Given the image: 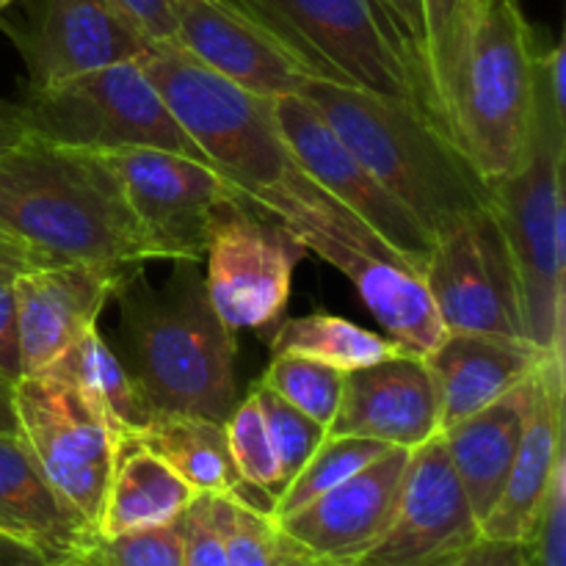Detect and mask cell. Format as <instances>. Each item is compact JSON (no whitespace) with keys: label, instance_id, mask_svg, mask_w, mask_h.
Segmentation results:
<instances>
[{"label":"cell","instance_id":"obj_15","mask_svg":"<svg viewBox=\"0 0 566 566\" xmlns=\"http://www.w3.org/2000/svg\"><path fill=\"white\" fill-rule=\"evenodd\" d=\"M479 536V517L437 434L409 453L396 514L385 536L354 564L434 566L468 551Z\"/></svg>","mask_w":566,"mask_h":566},{"label":"cell","instance_id":"obj_43","mask_svg":"<svg viewBox=\"0 0 566 566\" xmlns=\"http://www.w3.org/2000/svg\"><path fill=\"white\" fill-rule=\"evenodd\" d=\"M0 566H50L39 551H33L28 542L17 539L0 531Z\"/></svg>","mask_w":566,"mask_h":566},{"label":"cell","instance_id":"obj_7","mask_svg":"<svg viewBox=\"0 0 566 566\" xmlns=\"http://www.w3.org/2000/svg\"><path fill=\"white\" fill-rule=\"evenodd\" d=\"M304 59L318 81L412 99L423 70L385 0H238ZM431 114V111H429Z\"/></svg>","mask_w":566,"mask_h":566},{"label":"cell","instance_id":"obj_34","mask_svg":"<svg viewBox=\"0 0 566 566\" xmlns=\"http://www.w3.org/2000/svg\"><path fill=\"white\" fill-rule=\"evenodd\" d=\"M77 562L83 566H182V517L119 536H94Z\"/></svg>","mask_w":566,"mask_h":566},{"label":"cell","instance_id":"obj_20","mask_svg":"<svg viewBox=\"0 0 566 566\" xmlns=\"http://www.w3.org/2000/svg\"><path fill=\"white\" fill-rule=\"evenodd\" d=\"M407 448L379 459L280 520L282 528L324 564H354L385 536L409 464Z\"/></svg>","mask_w":566,"mask_h":566},{"label":"cell","instance_id":"obj_47","mask_svg":"<svg viewBox=\"0 0 566 566\" xmlns=\"http://www.w3.org/2000/svg\"><path fill=\"white\" fill-rule=\"evenodd\" d=\"M11 3H14V0H0V11H3V9H9Z\"/></svg>","mask_w":566,"mask_h":566},{"label":"cell","instance_id":"obj_37","mask_svg":"<svg viewBox=\"0 0 566 566\" xmlns=\"http://www.w3.org/2000/svg\"><path fill=\"white\" fill-rule=\"evenodd\" d=\"M182 566H230L210 495H197L182 512Z\"/></svg>","mask_w":566,"mask_h":566},{"label":"cell","instance_id":"obj_22","mask_svg":"<svg viewBox=\"0 0 566 566\" xmlns=\"http://www.w3.org/2000/svg\"><path fill=\"white\" fill-rule=\"evenodd\" d=\"M547 357L551 352L525 337L448 332L434 352L426 354L440 392V431L523 385Z\"/></svg>","mask_w":566,"mask_h":566},{"label":"cell","instance_id":"obj_41","mask_svg":"<svg viewBox=\"0 0 566 566\" xmlns=\"http://www.w3.org/2000/svg\"><path fill=\"white\" fill-rule=\"evenodd\" d=\"M385 6L390 9L392 20L398 22L407 42L412 44L415 55L420 61V70H423V9H420V0H385Z\"/></svg>","mask_w":566,"mask_h":566},{"label":"cell","instance_id":"obj_13","mask_svg":"<svg viewBox=\"0 0 566 566\" xmlns=\"http://www.w3.org/2000/svg\"><path fill=\"white\" fill-rule=\"evenodd\" d=\"M423 282L446 332L525 337L517 274L495 210L437 238Z\"/></svg>","mask_w":566,"mask_h":566},{"label":"cell","instance_id":"obj_40","mask_svg":"<svg viewBox=\"0 0 566 566\" xmlns=\"http://www.w3.org/2000/svg\"><path fill=\"white\" fill-rule=\"evenodd\" d=\"M434 566H531L528 545L479 536L468 551Z\"/></svg>","mask_w":566,"mask_h":566},{"label":"cell","instance_id":"obj_23","mask_svg":"<svg viewBox=\"0 0 566 566\" xmlns=\"http://www.w3.org/2000/svg\"><path fill=\"white\" fill-rule=\"evenodd\" d=\"M0 531L28 542L50 566L72 562L94 542L88 525L33 459L20 434L0 431Z\"/></svg>","mask_w":566,"mask_h":566},{"label":"cell","instance_id":"obj_33","mask_svg":"<svg viewBox=\"0 0 566 566\" xmlns=\"http://www.w3.org/2000/svg\"><path fill=\"white\" fill-rule=\"evenodd\" d=\"M224 431L230 457L243 484L254 486V490L265 492L271 501H276V495L285 490V481H282V470L276 462L274 446H271L269 429H265L263 412H260L258 396L252 390L227 415Z\"/></svg>","mask_w":566,"mask_h":566},{"label":"cell","instance_id":"obj_17","mask_svg":"<svg viewBox=\"0 0 566 566\" xmlns=\"http://www.w3.org/2000/svg\"><path fill=\"white\" fill-rule=\"evenodd\" d=\"M142 265L59 263L14 276L22 376H39L88 329Z\"/></svg>","mask_w":566,"mask_h":566},{"label":"cell","instance_id":"obj_48","mask_svg":"<svg viewBox=\"0 0 566 566\" xmlns=\"http://www.w3.org/2000/svg\"><path fill=\"white\" fill-rule=\"evenodd\" d=\"M324 566H363V564H324Z\"/></svg>","mask_w":566,"mask_h":566},{"label":"cell","instance_id":"obj_3","mask_svg":"<svg viewBox=\"0 0 566 566\" xmlns=\"http://www.w3.org/2000/svg\"><path fill=\"white\" fill-rule=\"evenodd\" d=\"M175 260L164 285L133 271L114 298L122 307L125 368L153 415L224 420L238 403V335L219 318L199 271Z\"/></svg>","mask_w":566,"mask_h":566},{"label":"cell","instance_id":"obj_10","mask_svg":"<svg viewBox=\"0 0 566 566\" xmlns=\"http://www.w3.org/2000/svg\"><path fill=\"white\" fill-rule=\"evenodd\" d=\"M14 415L17 431L50 484L97 531L122 437L75 387L50 376L17 381Z\"/></svg>","mask_w":566,"mask_h":566},{"label":"cell","instance_id":"obj_1","mask_svg":"<svg viewBox=\"0 0 566 566\" xmlns=\"http://www.w3.org/2000/svg\"><path fill=\"white\" fill-rule=\"evenodd\" d=\"M0 230L42 265L158 260L108 158L31 133L0 155Z\"/></svg>","mask_w":566,"mask_h":566},{"label":"cell","instance_id":"obj_25","mask_svg":"<svg viewBox=\"0 0 566 566\" xmlns=\"http://www.w3.org/2000/svg\"><path fill=\"white\" fill-rule=\"evenodd\" d=\"M125 437L169 464L197 495L238 497L269 514L274 509L265 492L243 484L238 475L227 446L224 420L202 415H155L142 431Z\"/></svg>","mask_w":566,"mask_h":566},{"label":"cell","instance_id":"obj_8","mask_svg":"<svg viewBox=\"0 0 566 566\" xmlns=\"http://www.w3.org/2000/svg\"><path fill=\"white\" fill-rule=\"evenodd\" d=\"M20 114L31 136L61 147L99 155L119 149H166L208 164L138 59L28 88Z\"/></svg>","mask_w":566,"mask_h":566},{"label":"cell","instance_id":"obj_21","mask_svg":"<svg viewBox=\"0 0 566 566\" xmlns=\"http://www.w3.org/2000/svg\"><path fill=\"white\" fill-rule=\"evenodd\" d=\"M564 453V357L551 354L542 368L539 390L525 420L517 457L501 497L481 523V536L528 545L551 486L553 470Z\"/></svg>","mask_w":566,"mask_h":566},{"label":"cell","instance_id":"obj_44","mask_svg":"<svg viewBox=\"0 0 566 566\" xmlns=\"http://www.w3.org/2000/svg\"><path fill=\"white\" fill-rule=\"evenodd\" d=\"M22 136H28V130L25 122H22L20 105L0 103V155L14 147Z\"/></svg>","mask_w":566,"mask_h":566},{"label":"cell","instance_id":"obj_39","mask_svg":"<svg viewBox=\"0 0 566 566\" xmlns=\"http://www.w3.org/2000/svg\"><path fill=\"white\" fill-rule=\"evenodd\" d=\"M144 39L175 42V6L171 0H108Z\"/></svg>","mask_w":566,"mask_h":566},{"label":"cell","instance_id":"obj_14","mask_svg":"<svg viewBox=\"0 0 566 566\" xmlns=\"http://www.w3.org/2000/svg\"><path fill=\"white\" fill-rule=\"evenodd\" d=\"M274 116L282 138L304 171L335 199L376 232L392 252L423 274L434 238L423 224L365 169L363 160L340 142L329 122L302 94L274 99Z\"/></svg>","mask_w":566,"mask_h":566},{"label":"cell","instance_id":"obj_6","mask_svg":"<svg viewBox=\"0 0 566 566\" xmlns=\"http://www.w3.org/2000/svg\"><path fill=\"white\" fill-rule=\"evenodd\" d=\"M536 53L520 0H481L453 88L448 133L486 182L512 175L525 153Z\"/></svg>","mask_w":566,"mask_h":566},{"label":"cell","instance_id":"obj_29","mask_svg":"<svg viewBox=\"0 0 566 566\" xmlns=\"http://www.w3.org/2000/svg\"><path fill=\"white\" fill-rule=\"evenodd\" d=\"M423 9V83L429 111L448 130L453 88L479 20L481 0H420Z\"/></svg>","mask_w":566,"mask_h":566},{"label":"cell","instance_id":"obj_30","mask_svg":"<svg viewBox=\"0 0 566 566\" xmlns=\"http://www.w3.org/2000/svg\"><path fill=\"white\" fill-rule=\"evenodd\" d=\"M210 509L230 566H324L282 528L274 514L221 495H210Z\"/></svg>","mask_w":566,"mask_h":566},{"label":"cell","instance_id":"obj_32","mask_svg":"<svg viewBox=\"0 0 566 566\" xmlns=\"http://www.w3.org/2000/svg\"><path fill=\"white\" fill-rule=\"evenodd\" d=\"M343 379H346L343 370L318 363V359L298 357V354H274L260 385L274 390L298 412L310 415L329 429L332 418L340 407Z\"/></svg>","mask_w":566,"mask_h":566},{"label":"cell","instance_id":"obj_46","mask_svg":"<svg viewBox=\"0 0 566 566\" xmlns=\"http://www.w3.org/2000/svg\"><path fill=\"white\" fill-rule=\"evenodd\" d=\"M53 566H83L77 558H72V562H64V564H53Z\"/></svg>","mask_w":566,"mask_h":566},{"label":"cell","instance_id":"obj_27","mask_svg":"<svg viewBox=\"0 0 566 566\" xmlns=\"http://www.w3.org/2000/svg\"><path fill=\"white\" fill-rule=\"evenodd\" d=\"M64 385L75 387L119 437L142 431L155 418L149 403L144 401L136 379L125 368L114 348L105 343L99 329H88L77 337L44 374Z\"/></svg>","mask_w":566,"mask_h":566},{"label":"cell","instance_id":"obj_16","mask_svg":"<svg viewBox=\"0 0 566 566\" xmlns=\"http://www.w3.org/2000/svg\"><path fill=\"white\" fill-rule=\"evenodd\" d=\"M175 44L260 97L302 94L313 75L302 55L238 0H171Z\"/></svg>","mask_w":566,"mask_h":566},{"label":"cell","instance_id":"obj_28","mask_svg":"<svg viewBox=\"0 0 566 566\" xmlns=\"http://www.w3.org/2000/svg\"><path fill=\"white\" fill-rule=\"evenodd\" d=\"M269 343L271 354H298L332 365L343 374L401 352V346L387 335H376L365 326L329 313L282 318L280 326L271 332Z\"/></svg>","mask_w":566,"mask_h":566},{"label":"cell","instance_id":"obj_45","mask_svg":"<svg viewBox=\"0 0 566 566\" xmlns=\"http://www.w3.org/2000/svg\"><path fill=\"white\" fill-rule=\"evenodd\" d=\"M0 431L3 434H20L14 415V385L6 379H0Z\"/></svg>","mask_w":566,"mask_h":566},{"label":"cell","instance_id":"obj_9","mask_svg":"<svg viewBox=\"0 0 566 566\" xmlns=\"http://www.w3.org/2000/svg\"><path fill=\"white\" fill-rule=\"evenodd\" d=\"M280 224L307 254H318L352 282L376 324L401 348L426 357L448 335L423 274L329 193L291 208Z\"/></svg>","mask_w":566,"mask_h":566},{"label":"cell","instance_id":"obj_5","mask_svg":"<svg viewBox=\"0 0 566 566\" xmlns=\"http://www.w3.org/2000/svg\"><path fill=\"white\" fill-rule=\"evenodd\" d=\"M138 61L193 147L243 202L280 219L324 193L287 149L274 99L216 75L175 42L149 44Z\"/></svg>","mask_w":566,"mask_h":566},{"label":"cell","instance_id":"obj_38","mask_svg":"<svg viewBox=\"0 0 566 566\" xmlns=\"http://www.w3.org/2000/svg\"><path fill=\"white\" fill-rule=\"evenodd\" d=\"M0 379H22V352H20V321H17L14 276L0 274Z\"/></svg>","mask_w":566,"mask_h":566},{"label":"cell","instance_id":"obj_12","mask_svg":"<svg viewBox=\"0 0 566 566\" xmlns=\"http://www.w3.org/2000/svg\"><path fill=\"white\" fill-rule=\"evenodd\" d=\"M105 158L158 260L205 263L216 216L230 205H247L219 171L188 155L119 149Z\"/></svg>","mask_w":566,"mask_h":566},{"label":"cell","instance_id":"obj_42","mask_svg":"<svg viewBox=\"0 0 566 566\" xmlns=\"http://www.w3.org/2000/svg\"><path fill=\"white\" fill-rule=\"evenodd\" d=\"M36 265L42 263H39L22 243H17L14 238H9L0 230V274L17 276L28 269H36Z\"/></svg>","mask_w":566,"mask_h":566},{"label":"cell","instance_id":"obj_49","mask_svg":"<svg viewBox=\"0 0 566 566\" xmlns=\"http://www.w3.org/2000/svg\"><path fill=\"white\" fill-rule=\"evenodd\" d=\"M531 566H534V564H531Z\"/></svg>","mask_w":566,"mask_h":566},{"label":"cell","instance_id":"obj_4","mask_svg":"<svg viewBox=\"0 0 566 566\" xmlns=\"http://www.w3.org/2000/svg\"><path fill=\"white\" fill-rule=\"evenodd\" d=\"M566 50H539L528 142L512 175L490 182L492 210L506 238L523 302L525 335L564 357L566 269Z\"/></svg>","mask_w":566,"mask_h":566},{"label":"cell","instance_id":"obj_11","mask_svg":"<svg viewBox=\"0 0 566 566\" xmlns=\"http://www.w3.org/2000/svg\"><path fill=\"white\" fill-rule=\"evenodd\" d=\"M307 249L280 221L249 213V205L221 210L205 252V287L232 332H274L291 302L293 271Z\"/></svg>","mask_w":566,"mask_h":566},{"label":"cell","instance_id":"obj_19","mask_svg":"<svg viewBox=\"0 0 566 566\" xmlns=\"http://www.w3.org/2000/svg\"><path fill=\"white\" fill-rule=\"evenodd\" d=\"M326 434L368 437L407 451L440 434V392L423 354L401 348L348 370Z\"/></svg>","mask_w":566,"mask_h":566},{"label":"cell","instance_id":"obj_2","mask_svg":"<svg viewBox=\"0 0 566 566\" xmlns=\"http://www.w3.org/2000/svg\"><path fill=\"white\" fill-rule=\"evenodd\" d=\"M302 97L434 241L492 210L490 182L423 105L329 81Z\"/></svg>","mask_w":566,"mask_h":566},{"label":"cell","instance_id":"obj_31","mask_svg":"<svg viewBox=\"0 0 566 566\" xmlns=\"http://www.w3.org/2000/svg\"><path fill=\"white\" fill-rule=\"evenodd\" d=\"M385 451H390V446L368 440V437L326 434L324 442L315 448L313 457L307 459V464H304V468L287 481L285 490L276 495L271 514H274L276 520H282L287 517V514L298 512V509L307 506L310 501H315L318 495L329 492L332 486H337L340 481L352 479L354 473L368 468V464L374 462V459H379Z\"/></svg>","mask_w":566,"mask_h":566},{"label":"cell","instance_id":"obj_26","mask_svg":"<svg viewBox=\"0 0 566 566\" xmlns=\"http://www.w3.org/2000/svg\"><path fill=\"white\" fill-rule=\"evenodd\" d=\"M197 492L147 448L122 437L114 473L105 490L97 536L155 528L182 517Z\"/></svg>","mask_w":566,"mask_h":566},{"label":"cell","instance_id":"obj_36","mask_svg":"<svg viewBox=\"0 0 566 566\" xmlns=\"http://www.w3.org/2000/svg\"><path fill=\"white\" fill-rule=\"evenodd\" d=\"M528 551L534 566H566V457L553 470Z\"/></svg>","mask_w":566,"mask_h":566},{"label":"cell","instance_id":"obj_24","mask_svg":"<svg viewBox=\"0 0 566 566\" xmlns=\"http://www.w3.org/2000/svg\"><path fill=\"white\" fill-rule=\"evenodd\" d=\"M545 363L523 385L509 390L490 407L440 431L448 459L462 481L464 495H468L479 523H484L506 484V475L517 457L520 440H523L525 420H528L536 390H539Z\"/></svg>","mask_w":566,"mask_h":566},{"label":"cell","instance_id":"obj_35","mask_svg":"<svg viewBox=\"0 0 566 566\" xmlns=\"http://www.w3.org/2000/svg\"><path fill=\"white\" fill-rule=\"evenodd\" d=\"M249 390L258 396L260 412H263L265 429H269L271 446H274L276 462H280L282 481L287 486V481L307 464L315 448L324 442L326 426H321L310 415L298 412L293 403H287L285 398H280L274 390L260 385V381H254Z\"/></svg>","mask_w":566,"mask_h":566},{"label":"cell","instance_id":"obj_18","mask_svg":"<svg viewBox=\"0 0 566 566\" xmlns=\"http://www.w3.org/2000/svg\"><path fill=\"white\" fill-rule=\"evenodd\" d=\"M28 70V88L50 86L149 48L108 0H36L25 25L9 28Z\"/></svg>","mask_w":566,"mask_h":566}]
</instances>
